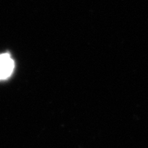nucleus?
I'll return each mask as SVG.
<instances>
[{"label": "nucleus", "instance_id": "obj_1", "mask_svg": "<svg viewBox=\"0 0 148 148\" xmlns=\"http://www.w3.org/2000/svg\"><path fill=\"white\" fill-rule=\"evenodd\" d=\"M14 63L8 53L0 55V80L8 79L13 73Z\"/></svg>", "mask_w": 148, "mask_h": 148}]
</instances>
